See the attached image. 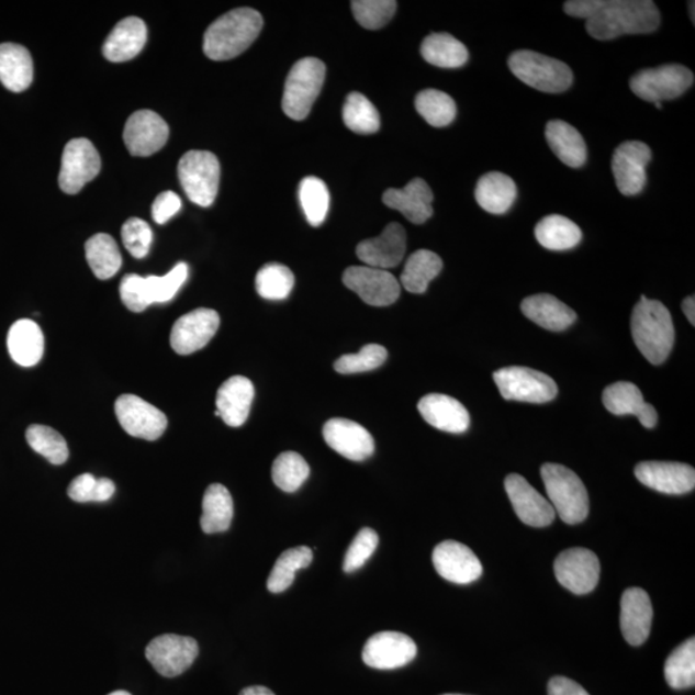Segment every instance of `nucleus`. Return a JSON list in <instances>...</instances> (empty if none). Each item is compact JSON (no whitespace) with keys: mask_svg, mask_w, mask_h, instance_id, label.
Masks as SVG:
<instances>
[{"mask_svg":"<svg viewBox=\"0 0 695 695\" xmlns=\"http://www.w3.org/2000/svg\"><path fill=\"white\" fill-rule=\"evenodd\" d=\"M635 477L647 487L666 495H684L695 487V470L683 462H640L635 468Z\"/></svg>","mask_w":695,"mask_h":695,"instance_id":"21","label":"nucleus"},{"mask_svg":"<svg viewBox=\"0 0 695 695\" xmlns=\"http://www.w3.org/2000/svg\"><path fill=\"white\" fill-rule=\"evenodd\" d=\"M548 144L559 160L571 168L585 166L587 147L581 133L571 124L562 121H551L545 131Z\"/></svg>","mask_w":695,"mask_h":695,"instance_id":"34","label":"nucleus"},{"mask_svg":"<svg viewBox=\"0 0 695 695\" xmlns=\"http://www.w3.org/2000/svg\"><path fill=\"white\" fill-rule=\"evenodd\" d=\"M313 552L310 548L299 547L283 551L278 562L274 563L267 581L269 592L280 594L285 592L295 580V573L310 567Z\"/></svg>","mask_w":695,"mask_h":695,"instance_id":"41","label":"nucleus"},{"mask_svg":"<svg viewBox=\"0 0 695 695\" xmlns=\"http://www.w3.org/2000/svg\"><path fill=\"white\" fill-rule=\"evenodd\" d=\"M535 236L543 248L563 251L573 249L581 243L582 231L565 216L552 214L538 222Z\"/></svg>","mask_w":695,"mask_h":695,"instance_id":"36","label":"nucleus"},{"mask_svg":"<svg viewBox=\"0 0 695 695\" xmlns=\"http://www.w3.org/2000/svg\"><path fill=\"white\" fill-rule=\"evenodd\" d=\"M115 413L123 429L132 437L156 440L168 427L166 414L137 395H121L115 402Z\"/></svg>","mask_w":695,"mask_h":695,"instance_id":"15","label":"nucleus"},{"mask_svg":"<svg viewBox=\"0 0 695 695\" xmlns=\"http://www.w3.org/2000/svg\"><path fill=\"white\" fill-rule=\"evenodd\" d=\"M652 160V149L640 141H627L616 148L612 170L619 192L635 197L647 184V166Z\"/></svg>","mask_w":695,"mask_h":695,"instance_id":"14","label":"nucleus"},{"mask_svg":"<svg viewBox=\"0 0 695 695\" xmlns=\"http://www.w3.org/2000/svg\"><path fill=\"white\" fill-rule=\"evenodd\" d=\"M603 403L613 415L637 416L642 427L648 429L654 428L659 422L655 408L644 401L639 388L629 381H618L605 388Z\"/></svg>","mask_w":695,"mask_h":695,"instance_id":"25","label":"nucleus"},{"mask_svg":"<svg viewBox=\"0 0 695 695\" xmlns=\"http://www.w3.org/2000/svg\"><path fill=\"white\" fill-rule=\"evenodd\" d=\"M444 695H466V694H444Z\"/></svg>","mask_w":695,"mask_h":695,"instance_id":"62","label":"nucleus"},{"mask_svg":"<svg viewBox=\"0 0 695 695\" xmlns=\"http://www.w3.org/2000/svg\"><path fill=\"white\" fill-rule=\"evenodd\" d=\"M661 24L660 10L650 0H608V4L587 20L586 30L597 41H612L627 34L654 33Z\"/></svg>","mask_w":695,"mask_h":695,"instance_id":"1","label":"nucleus"},{"mask_svg":"<svg viewBox=\"0 0 695 695\" xmlns=\"http://www.w3.org/2000/svg\"><path fill=\"white\" fill-rule=\"evenodd\" d=\"M522 312L535 324L549 332H564L578 320L575 312L550 294L528 296L522 302Z\"/></svg>","mask_w":695,"mask_h":695,"instance_id":"30","label":"nucleus"},{"mask_svg":"<svg viewBox=\"0 0 695 695\" xmlns=\"http://www.w3.org/2000/svg\"><path fill=\"white\" fill-rule=\"evenodd\" d=\"M554 572L560 585L575 595H585L599 582L601 562L592 550L568 549L556 559Z\"/></svg>","mask_w":695,"mask_h":695,"instance_id":"13","label":"nucleus"},{"mask_svg":"<svg viewBox=\"0 0 695 695\" xmlns=\"http://www.w3.org/2000/svg\"><path fill=\"white\" fill-rule=\"evenodd\" d=\"M509 67L515 78L545 93L565 92L573 83L570 66L534 51L514 52Z\"/></svg>","mask_w":695,"mask_h":695,"instance_id":"5","label":"nucleus"},{"mask_svg":"<svg viewBox=\"0 0 695 695\" xmlns=\"http://www.w3.org/2000/svg\"><path fill=\"white\" fill-rule=\"evenodd\" d=\"M444 261L436 253L417 250L411 254L401 274L402 287L408 293L424 294L429 283L442 271Z\"/></svg>","mask_w":695,"mask_h":695,"instance_id":"39","label":"nucleus"},{"mask_svg":"<svg viewBox=\"0 0 695 695\" xmlns=\"http://www.w3.org/2000/svg\"><path fill=\"white\" fill-rule=\"evenodd\" d=\"M417 647L407 635L383 631L366 642L362 660L371 669L395 670L407 666L415 660Z\"/></svg>","mask_w":695,"mask_h":695,"instance_id":"16","label":"nucleus"},{"mask_svg":"<svg viewBox=\"0 0 695 695\" xmlns=\"http://www.w3.org/2000/svg\"><path fill=\"white\" fill-rule=\"evenodd\" d=\"M343 121L350 131L358 134H372L380 128V115L377 108L358 92L347 97L343 108Z\"/></svg>","mask_w":695,"mask_h":695,"instance_id":"45","label":"nucleus"},{"mask_svg":"<svg viewBox=\"0 0 695 695\" xmlns=\"http://www.w3.org/2000/svg\"><path fill=\"white\" fill-rule=\"evenodd\" d=\"M433 191L422 178H415L403 189H390L384 192L383 203L394 211H399L410 222L423 224L433 215Z\"/></svg>","mask_w":695,"mask_h":695,"instance_id":"26","label":"nucleus"},{"mask_svg":"<svg viewBox=\"0 0 695 695\" xmlns=\"http://www.w3.org/2000/svg\"><path fill=\"white\" fill-rule=\"evenodd\" d=\"M501 395L507 401L547 403L557 397L558 385L547 373L511 366L493 373Z\"/></svg>","mask_w":695,"mask_h":695,"instance_id":"9","label":"nucleus"},{"mask_svg":"<svg viewBox=\"0 0 695 695\" xmlns=\"http://www.w3.org/2000/svg\"><path fill=\"white\" fill-rule=\"evenodd\" d=\"M379 535L371 528H362L355 537L344 558L343 570L354 573L365 565L378 549Z\"/></svg>","mask_w":695,"mask_h":695,"instance_id":"52","label":"nucleus"},{"mask_svg":"<svg viewBox=\"0 0 695 695\" xmlns=\"http://www.w3.org/2000/svg\"><path fill=\"white\" fill-rule=\"evenodd\" d=\"M422 56L428 64L444 69H458L468 63L469 52L450 34L437 33L425 37Z\"/></svg>","mask_w":695,"mask_h":695,"instance_id":"38","label":"nucleus"},{"mask_svg":"<svg viewBox=\"0 0 695 695\" xmlns=\"http://www.w3.org/2000/svg\"><path fill=\"white\" fill-rule=\"evenodd\" d=\"M7 347L14 362L22 368H33L44 355L42 328L32 320H19L10 328Z\"/></svg>","mask_w":695,"mask_h":695,"instance_id":"32","label":"nucleus"},{"mask_svg":"<svg viewBox=\"0 0 695 695\" xmlns=\"http://www.w3.org/2000/svg\"><path fill=\"white\" fill-rule=\"evenodd\" d=\"M631 333L650 363L659 366L668 360L675 343V328L670 311L661 302L641 296L632 312Z\"/></svg>","mask_w":695,"mask_h":695,"instance_id":"3","label":"nucleus"},{"mask_svg":"<svg viewBox=\"0 0 695 695\" xmlns=\"http://www.w3.org/2000/svg\"><path fill=\"white\" fill-rule=\"evenodd\" d=\"M415 108L425 122L435 126V128H444L450 125L456 117V103L451 96L437 89H425L418 93L415 100Z\"/></svg>","mask_w":695,"mask_h":695,"instance_id":"43","label":"nucleus"},{"mask_svg":"<svg viewBox=\"0 0 695 695\" xmlns=\"http://www.w3.org/2000/svg\"><path fill=\"white\" fill-rule=\"evenodd\" d=\"M690 9L692 10V21L694 22V2L690 3Z\"/></svg>","mask_w":695,"mask_h":695,"instance_id":"60","label":"nucleus"},{"mask_svg":"<svg viewBox=\"0 0 695 695\" xmlns=\"http://www.w3.org/2000/svg\"><path fill=\"white\" fill-rule=\"evenodd\" d=\"M406 231L399 223L388 224L381 235L357 246V257L366 266L384 269L397 267L405 257Z\"/></svg>","mask_w":695,"mask_h":695,"instance_id":"23","label":"nucleus"},{"mask_svg":"<svg viewBox=\"0 0 695 695\" xmlns=\"http://www.w3.org/2000/svg\"><path fill=\"white\" fill-rule=\"evenodd\" d=\"M264 27V18L253 9H237L223 14L208 27L204 54L214 61L240 56L256 42Z\"/></svg>","mask_w":695,"mask_h":695,"instance_id":"2","label":"nucleus"},{"mask_svg":"<svg viewBox=\"0 0 695 695\" xmlns=\"http://www.w3.org/2000/svg\"><path fill=\"white\" fill-rule=\"evenodd\" d=\"M199 655L195 639L168 634L155 638L146 648V659L161 676L176 677L192 666Z\"/></svg>","mask_w":695,"mask_h":695,"instance_id":"11","label":"nucleus"},{"mask_svg":"<svg viewBox=\"0 0 695 695\" xmlns=\"http://www.w3.org/2000/svg\"><path fill=\"white\" fill-rule=\"evenodd\" d=\"M326 66L315 57H305L290 70L282 97V110L293 121H304L323 89Z\"/></svg>","mask_w":695,"mask_h":695,"instance_id":"6","label":"nucleus"},{"mask_svg":"<svg viewBox=\"0 0 695 695\" xmlns=\"http://www.w3.org/2000/svg\"><path fill=\"white\" fill-rule=\"evenodd\" d=\"M299 200L311 226L318 227L326 220L330 208V193L323 179L306 177L299 186Z\"/></svg>","mask_w":695,"mask_h":695,"instance_id":"44","label":"nucleus"},{"mask_svg":"<svg viewBox=\"0 0 695 695\" xmlns=\"http://www.w3.org/2000/svg\"><path fill=\"white\" fill-rule=\"evenodd\" d=\"M182 189L193 204L211 206L218 195L221 166L218 158L209 152H189L178 164Z\"/></svg>","mask_w":695,"mask_h":695,"instance_id":"7","label":"nucleus"},{"mask_svg":"<svg viewBox=\"0 0 695 695\" xmlns=\"http://www.w3.org/2000/svg\"><path fill=\"white\" fill-rule=\"evenodd\" d=\"M254 385L248 378L232 377L216 393L215 416L232 428L242 427L248 421L254 400Z\"/></svg>","mask_w":695,"mask_h":695,"instance_id":"27","label":"nucleus"},{"mask_svg":"<svg viewBox=\"0 0 695 695\" xmlns=\"http://www.w3.org/2000/svg\"><path fill=\"white\" fill-rule=\"evenodd\" d=\"M352 11L358 24L365 29L378 30L393 19L395 11H397V2L394 0H355Z\"/></svg>","mask_w":695,"mask_h":695,"instance_id":"51","label":"nucleus"},{"mask_svg":"<svg viewBox=\"0 0 695 695\" xmlns=\"http://www.w3.org/2000/svg\"><path fill=\"white\" fill-rule=\"evenodd\" d=\"M433 564L440 578L452 584L468 585L481 578V560L467 545L458 541H445L433 551Z\"/></svg>","mask_w":695,"mask_h":695,"instance_id":"19","label":"nucleus"},{"mask_svg":"<svg viewBox=\"0 0 695 695\" xmlns=\"http://www.w3.org/2000/svg\"><path fill=\"white\" fill-rule=\"evenodd\" d=\"M169 126L152 110L134 112L124 128V142L133 156L147 158L167 145Z\"/></svg>","mask_w":695,"mask_h":695,"instance_id":"18","label":"nucleus"},{"mask_svg":"<svg viewBox=\"0 0 695 695\" xmlns=\"http://www.w3.org/2000/svg\"><path fill=\"white\" fill-rule=\"evenodd\" d=\"M86 257L97 279L114 278L122 268L123 259L119 246L108 234H97L86 243Z\"/></svg>","mask_w":695,"mask_h":695,"instance_id":"40","label":"nucleus"},{"mask_svg":"<svg viewBox=\"0 0 695 695\" xmlns=\"http://www.w3.org/2000/svg\"><path fill=\"white\" fill-rule=\"evenodd\" d=\"M147 26L138 18H126L112 30L103 44V56L111 63H125L146 46Z\"/></svg>","mask_w":695,"mask_h":695,"instance_id":"29","label":"nucleus"},{"mask_svg":"<svg viewBox=\"0 0 695 695\" xmlns=\"http://www.w3.org/2000/svg\"><path fill=\"white\" fill-rule=\"evenodd\" d=\"M30 447L54 466H63L69 459V447L65 438L46 425H32L26 430Z\"/></svg>","mask_w":695,"mask_h":695,"instance_id":"47","label":"nucleus"},{"mask_svg":"<svg viewBox=\"0 0 695 695\" xmlns=\"http://www.w3.org/2000/svg\"><path fill=\"white\" fill-rule=\"evenodd\" d=\"M541 477L549 503L567 525H579L588 515V495L580 477L559 463H545Z\"/></svg>","mask_w":695,"mask_h":695,"instance_id":"4","label":"nucleus"},{"mask_svg":"<svg viewBox=\"0 0 695 695\" xmlns=\"http://www.w3.org/2000/svg\"><path fill=\"white\" fill-rule=\"evenodd\" d=\"M324 438L328 447L348 460L363 461L375 451V442L362 425L335 417L324 425Z\"/></svg>","mask_w":695,"mask_h":695,"instance_id":"22","label":"nucleus"},{"mask_svg":"<svg viewBox=\"0 0 695 695\" xmlns=\"http://www.w3.org/2000/svg\"><path fill=\"white\" fill-rule=\"evenodd\" d=\"M388 352L383 346L379 344H369L365 346L360 352L354 355H344L334 363L336 372L343 375L350 373L368 372L380 368L386 361Z\"/></svg>","mask_w":695,"mask_h":695,"instance_id":"50","label":"nucleus"},{"mask_svg":"<svg viewBox=\"0 0 695 695\" xmlns=\"http://www.w3.org/2000/svg\"><path fill=\"white\" fill-rule=\"evenodd\" d=\"M34 79L32 55L20 44H0V81L14 93L26 91Z\"/></svg>","mask_w":695,"mask_h":695,"instance_id":"31","label":"nucleus"},{"mask_svg":"<svg viewBox=\"0 0 695 695\" xmlns=\"http://www.w3.org/2000/svg\"><path fill=\"white\" fill-rule=\"evenodd\" d=\"M694 85V74L683 65H663L641 70L630 80L631 91L652 103L675 100Z\"/></svg>","mask_w":695,"mask_h":695,"instance_id":"8","label":"nucleus"},{"mask_svg":"<svg viewBox=\"0 0 695 695\" xmlns=\"http://www.w3.org/2000/svg\"><path fill=\"white\" fill-rule=\"evenodd\" d=\"M101 158L91 141L75 138L65 146L58 183L67 195H75L100 175Z\"/></svg>","mask_w":695,"mask_h":695,"instance_id":"10","label":"nucleus"},{"mask_svg":"<svg viewBox=\"0 0 695 695\" xmlns=\"http://www.w3.org/2000/svg\"><path fill=\"white\" fill-rule=\"evenodd\" d=\"M417 408L424 421L438 430L460 435L469 429L470 415L468 410L450 395H425L418 402Z\"/></svg>","mask_w":695,"mask_h":695,"instance_id":"28","label":"nucleus"},{"mask_svg":"<svg viewBox=\"0 0 695 695\" xmlns=\"http://www.w3.org/2000/svg\"><path fill=\"white\" fill-rule=\"evenodd\" d=\"M653 607L644 590L627 588L621 599V631L629 644H644L652 629Z\"/></svg>","mask_w":695,"mask_h":695,"instance_id":"24","label":"nucleus"},{"mask_svg":"<svg viewBox=\"0 0 695 695\" xmlns=\"http://www.w3.org/2000/svg\"><path fill=\"white\" fill-rule=\"evenodd\" d=\"M343 282L349 290L372 306H386L399 301L401 285L391 272L369 266L346 269Z\"/></svg>","mask_w":695,"mask_h":695,"instance_id":"12","label":"nucleus"},{"mask_svg":"<svg viewBox=\"0 0 695 695\" xmlns=\"http://www.w3.org/2000/svg\"><path fill=\"white\" fill-rule=\"evenodd\" d=\"M505 490L513 509L525 525L543 528L556 519L554 507L519 474L506 477Z\"/></svg>","mask_w":695,"mask_h":695,"instance_id":"20","label":"nucleus"},{"mask_svg":"<svg viewBox=\"0 0 695 695\" xmlns=\"http://www.w3.org/2000/svg\"><path fill=\"white\" fill-rule=\"evenodd\" d=\"M657 109H662V103H654Z\"/></svg>","mask_w":695,"mask_h":695,"instance_id":"61","label":"nucleus"},{"mask_svg":"<svg viewBox=\"0 0 695 695\" xmlns=\"http://www.w3.org/2000/svg\"><path fill=\"white\" fill-rule=\"evenodd\" d=\"M310 472L303 456L293 451L283 452L273 462L272 480L281 491L293 493L309 480Z\"/></svg>","mask_w":695,"mask_h":695,"instance_id":"46","label":"nucleus"},{"mask_svg":"<svg viewBox=\"0 0 695 695\" xmlns=\"http://www.w3.org/2000/svg\"><path fill=\"white\" fill-rule=\"evenodd\" d=\"M683 311L685 313L686 318L690 320V323L694 326L695 325V299L693 295L684 299Z\"/></svg>","mask_w":695,"mask_h":695,"instance_id":"57","label":"nucleus"},{"mask_svg":"<svg viewBox=\"0 0 695 695\" xmlns=\"http://www.w3.org/2000/svg\"><path fill=\"white\" fill-rule=\"evenodd\" d=\"M122 238L125 249L134 258L142 259L152 248L153 229L144 220L131 218L123 224Z\"/></svg>","mask_w":695,"mask_h":695,"instance_id":"53","label":"nucleus"},{"mask_svg":"<svg viewBox=\"0 0 695 695\" xmlns=\"http://www.w3.org/2000/svg\"><path fill=\"white\" fill-rule=\"evenodd\" d=\"M187 278H189V266L186 264H178L162 278L158 276L141 278L138 274L137 287L142 305L148 309L154 303L170 302L183 287Z\"/></svg>","mask_w":695,"mask_h":695,"instance_id":"37","label":"nucleus"},{"mask_svg":"<svg viewBox=\"0 0 695 695\" xmlns=\"http://www.w3.org/2000/svg\"><path fill=\"white\" fill-rule=\"evenodd\" d=\"M517 195V184L509 176L500 171L484 175L477 183V203L483 211L491 214L500 215L509 212Z\"/></svg>","mask_w":695,"mask_h":695,"instance_id":"33","label":"nucleus"},{"mask_svg":"<svg viewBox=\"0 0 695 695\" xmlns=\"http://www.w3.org/2000/svg\"><path fill=\"white\" fill-rule=\"evenodd\" d=\"M115 493L114 482L108 478H97L92 474H81L71 482L67 495L77 503H104Z\"/></svg>","mask_w":695,"mask_h":695,"instance_id":"49","label":"nucleus"},{"mask_svg":"<svg viewBox=\"0 0 695 695\" xmlns=\"http://www.w3.org/2000/svg\"><path fill=\"white\" fill-rule=\"evenodd\" d=\"M664 677L672 690L683 691L695 685V639L683 642L664 664Z\"/></svg>","mask_w":695,"mask_h":695,"instance_id":"42","label":"nucleus"},{"mask_svg":"<svg viewBox=\"0 0 695 695\" xmlns=\"http://www.w3.org/2000/svg\"><path fill=\"white\" fill-rule=\"evenodd\" d=\"M240 695H274V693L266 686H249L245 687Z\"/></svg>","mask_w":695,"mask_h":695,"instance_id":"58","label":"nucleus"},{"mask_svg":"<svg viewBox=\"0 0 695 695\" xmlns=\"http://www.w3.org/2000/svg\"><path fill=\"white\" fill-rule=\"evenodd\" d=\"M549 695H590L584 687L573 682V680L557 676L552 677L548 685Z\"/></svg>","mask_w":695,"mask_h":695,"instance_id":"56","label":"nucleus"},{"mask_svg":"<svg viewBox=\"0 0 695 695\" xmlns=\"http://www.w3.org/2000/svg\"><path fill=\"white\" fill-rule=\"evenodd\" d=\"M295 283L294 273L287 266L280 264L266 265L257 274L256 288L258 294L267 301H283Z\"/></svg>","mask_w":695,"mask_h":695,"instance_id":"48","label":"nucleus"},{"mask_svg":"<svg viewBox=\"0 0 695 695\" xmlns=\"http://www.w3.org/2000/svg\"><path fill=\"white\" fill-rule=\"evenodd\" d=\"M234 519V500L223 484L209 485L203 498L200 526L208 535L226 533Z\"/></svg>","mask_w":695,"mask_h":695,"instance_id":"35","label":"nucleus"},{"mask_svg":"<svg viewBox=\"0 0 695 695\" xmlns=\"http://www.w3.org/2000/svg\"><path fill=\"white\" fill-rule=\"evenodd\" d=\"M607 4L608 0H570L564 3V12L572 18L590 20Z\"/></svg>","mask_w":695,"mask_h":695,"instance_id":"55","label":"nucleus"},{"mask_svg":"<svg viewBox=\"0 0 695 695\" xmlns=\"http://www.w3.org/2000/svg\"><path fill=\"white\" fill-rule=\"evenodd\" d=\"M182 200L173 191L161 192L153 204V218L158 224L167 223L181 211Z\"/></svg>","mask_w":695,"mask_h":695,"instance_id":"54","label":"nucleus"},{"mask_svg":"<svg viewBox=\"0 0 695 695\" xmlns=\"http://www.w3.org/2000/svg\"><path fill=\"white\" fill-rule=\"evenodd\" d=\"M109 695H132V694L128 693V692H124V691H117V692L111 693Z\"/></svg>","mask_w":695,"mask_h":695,"instance_id":"59","label":"nucleus"},{"mask_svg":"<svg viewBox=\"0 0 695 695\" xmlns=\"http://www.w3.org/2000/svg\"><path fill=\"white\" fill-rule=\"evenodd\" d=\"M220 324V315L213 310L199 309L187 313L171 328L170 346L181 356L195 354L214 338Z\"/></svg>","mask_w":695,"mask_h":695,"instance_id":"17","label":"nucleus"}]
</instances>
